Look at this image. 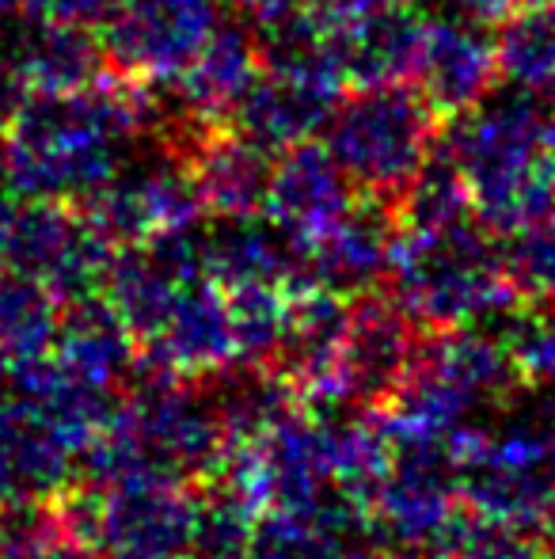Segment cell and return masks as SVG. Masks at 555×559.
Segmentation results:
<instances>
[{"mask_svg": "<svg viewBox=\"0 0 555 559\" xmlns=\"http://www.w3.org/2000/svg\"><path fill=\"white\" fill-rule=\"evenodd\" d=\"M153 122V92L114 69L73 92H31L4 126L8 187L76 206L119 171Z\"/></svg>", "mask_w": 555, "mask_h": 559, "instance_id": "cell-1", "label": "cell"}, {"mask_svg": "<svg viewBox=\"0 0 555 559\" xmlns=\"http://www.w3.org/2000/svg\"><path fill=\"white\" fill-rule=\"evenodd\" d=\"M437 148L464 176L483 233L514 236L555 214V118L526 92L491 88L449 115Z\"/></svg>", "mask_w": 555, "mask_h": 559, "instance_id": "cell-2", "label": "cell"}, {"mask_svg": "<svg viewBox=\"0 0 555 559\" xmlns=\"http://www.w3.org/2000/svg\"><path fill=\"white\" fill-rule=\"evenodd\" d=\"M396 301L419 328L453 332L503 320L518 309L506 263L491 248V233L475 222L449 228H403L388 259Z\"/></svg>", "mask_w": 555, "mask_h": 559, "instance_id": "cell-3", "label": "cell"}, {"mask_svg": "<svg viewBox=\"0 0 555 559\" xmlns=\"http://www.w3.org/2000/svg\"><path fill=\"white\" fill-rule=\"evenodd\" d=\"M518 381L503 338L480 328L437 332L419 343L403 381L381 415L388 442L400 449H437L457 427L472 423L480 407L495 404Z\"/></svg>", "mask_w": 555, "mask_h": 559, "instance_id": "cell-4", "label": "cell"}, {"mask_svg": "<svg viewBox=\"0 0 555 559\" xmlns=\"http://www.w3.org/2000/svg\"><path fill=\"white\" fill-rule=\"evenodd\" d=\"M434 104L415 81L362 84L342 92L324 122V145L365 194L393 199L411 183L437 145Z\"/></svg>", "mask_w": 555, "mask_h": 559, "instance_id": "cell-5", "label": "cell"}, {"mask_svg": "<svg viewBox=\"0 0 555 559\" xmlns=\"http://www.w3.org/2000/svg\"><path fill=\"white\" fill-rule=\"evenodd\" d=\"M198 499L186 479L84 487L58 502L65 525L107 559H176L191 552Z\"/></svg>", "mask_w": 555, "mask_h": 559, "instance_id": "cell-6", "label": "cell"}, {"mask_svg": "<svg viewBox=\"0 0 555 559\" xmlns=\"http://www.w3.org/2000/svg\"><path fill=\"white\" fill-rule=\"evenodd\" d=\"M114 243L73 202L27 199L0 225V266L43 282L61 305L104 286Z\"/></svg>", "mask_w": 555, "mask_h": 559, "instance_id": "cell-7", "label": "cell"}, {"mask_svg": "<svg viewBox=\"0 0 555 559\" xmlns=\"http://www.w3.org/2000/svg\"><path fill=\"white\" fill-rule=\"evenodd\" d=\"M84 217L99 228L111 243H148L153 236L186 228L202 222V199L194 191V179L186 160L176 148L160 145L153 138V148H134L119 164L104 187L76 202Z\"/></svg>", "mask_w": 555, "mask_h": 559, "instance_id": "cell-8", "label": "cell"}, {"mask_svg": "<svg viewBox=\"0 0 555 559\" xmlns=\"http://www.w3.org/2000/svg\"><path fill=\"white\" fill-rule=\"evenodd\" d=\"M221 20V0H122L104 23L107 66L119 76L171 84Z\"/></svg>", "mask_w": 555, "mask_h": 559, "instance_id": "cell-9", "label": "cell"}, {"mask_svg": "<svg viewBox=\"0 0 555 559\" xmlns=\"http://www.w3.org/2000/svg\"><path fill=\"white\" fill-rule=\"evenodd\" d=\"M370 510L377 530L403 548H442L464 518V499L445 445L400 449Z\"/></svg>", "mask_w": 555, "mask_h": 559, "instance_id": "cell-10", "label": "cell"}, {"mask_svg": "<svg viewBox=\"0 0 555 559\" xmlns=\"http://www.w3.org/2000/svg\"><path fill=\"white\" fill-rule=\"evenodd\" d=\"M415 320L403 312V305L388 297L358 294L354 305H347V324L339 338V377L347 400H388L396 384L403 381L411 358L419 350Z\"/></svg>", "mask_w": 555, "mask_h": 559, "instance_id": "cell-11", "label": "cell"}, {"mask_svg": "<svg viewBox=\"0 0 555 559\" xmlns=\"http://www.w3.org/2000/svg\"><path fill=\"white\" fill-rule=\"evenodd\" d=\"M141 361H148V366L164 369L171 377H183V381L229 373L240 361V350L229 324L225 289L206 274L183 282L168 320L145 343V358Z\"/></svg>", "mask_w": 555, "mask_h": 559, "instance_id": "cell-12", "label": "cell"}, {"mask_svg": "<svg viewBox=\"0 0 555 559\" xmlns=\"http://www.w3.org/2000/svg\"><path fill=\"white\" fill-rule=\"evenodd\" d=\"M358 199V187L339 168L327 145L316 141H301L278 153L275 168H270V187L263 214L275 225L286 228L304 251L319 240Z\"/></svg>", "mask_w": 555, "mask_h": 559, "instance_id": "cell-13", "label": "cell"}, {"mask_svg": "<svg viewBox=\"0 0 555 559\" xmlns=\"http://www.w3.org/2000/svg\"><path fill=\"white\" fill-rule=\"evenodd\" d=\"M342 92H347V84L331 81V76L260 69L252 88L237 99L229 122L237 133H244L248 141H255L275 156L324 130L327 115L339 104Z\"/></svg>", "mask_w": 555, "mask_h": 559, "instance_id": "cell-14", "label": "cell"}, {"mask_svg": "<svg viewBox=\"0 0 555 559\" xmlns=\"http://www.w3.org/2000/svg\"><path fill=\"white\" fill-rule=\"evenodd\" d=\"M396 236H400L396 202L362 191L354 206L309 248V282L342 297L365 294L388 274Z\"/></svg>", "mask_w": 555, "mask_h": 559, "instance_id": "cell-15", "label": "cell"}, {"mask_svg": "<svg viewBox=\"0 0 555 559\" xmlns=\"http://www.w3.org/2000/svg\"><path fill=\"white\" fill-rule=\"evenodd\" d=\"M495 38L480 23L457 20L445 12L422 20L415 84L437 115H460L472 104H480L495 88Z\"/></svg>", "mask_w": 555, "mask_h": 559, "instance_id": "cell-16", "label": "cell"}, {"mask_svg": "<svg viewBox=\"0 0 555 559\" xmlns=\"http://www.w3.org/2000/svg\"><path fill=\"white\" fill-rule=\"evenodd\" d=\"M202 271L221 289L270 282V286H309V251L267 214L217 217L202 233Z\"/></svg>", "mask_w": 555, "mask_h": 559, "instance_id": "cell-17", "label": "cell"}, {"mask_svg": "<svg viewBox=\"0 0 555 559\" xmlns=\"http://www.w3.org/2000/svg\"><path fill=\"white\" fill-rule=\"evenodd\" d=\"M260 35L240 20H217L194 61L176 76L171 111L206 126H225L237 99L260 76Z\"/></svg>", "mask_w": 555, "mask_h": 559, "instance_id": "cell-18", "label": "cell"}, {"mask_svg": "<svg viewBox=\"0 0 555 559\" xmlns=\"http://www.w3.org/2000/svg\"><path fill=\"white\" fill-rule=\"evenodd\" d=\"M4 50L27 92H73L107 73L104 43L88 27L38 15L27 23H4Z\"/></svg>", "mask_w": 555, "mask_h": 559, "instance_id": "cell-19", "label": "cell"}, {"mask_svg": "<svg viewBox=\"0 0 555 559\" xmlns=\"http://www.w3.org/2000/svg\"><path fill=\"white\" fill-rule=\"evenodd\" d=\"M194 191L202 210L214 217H244L260 214L270 187V160L267 148L248 141L244 133L214 126L186 156Z\"/></svg>", "mask_w": 555, "mask_h": 559, "instance_id": "cell-20", "label": "cell"}, {"mask_svg": "<svg viewBox=\"0 0 555 559\" xmlns=\"http://www.w3.org/2000/svg\"><path fill=\"white\" fill-rule=\"evenodd\" d=\"M50 354L69 377L84 381L88 389L111 392L134 369V335L104 294H88L65 301Z\"/></svg>", "mask_w": 555, "mask_h": 559, "instance_id": "cell-21", "label": "cell"}, {"mask_svg": "<svg viewBox=\"0 0 555 559\" xmlns=\"http://www.w3.org/2000/svg\"><path fill=\"white\" fill-rule=\"evenodd\" d=\"M331 43L347 84L362 88V84L415 81L422 20L408 8H393L347 27H331Z\"/></svg>", "mask_w": 555, "mask_h": 559, "instance_id": "cell-22", "label": "cell"}, {"mask_svg": "<svg viewBox=\"0 0 555 559\" xmlns=\"http://www.w3.org/2000/svg\"><path fill=\"white\" fill-rule=\"evenodd\" d=\"M179 286H183V278L171 274L168 266L153 255L148 243H126L122 251H114L104 274L107 305L119 312L126 332L134 335V343L141 346L160 332L171 305H176Z\"/></svg>", "mask_w": 555, "mask_h": 559, "instance_id": "cell-23", "label": "cell"}, {"mask_svg": "<svg viewBox=\"0 0 555 559\" xmlns=\"http://www.w3.org/2000/svg\"><path fill=\"white\" fill-rule=\"evenodd\" d=\"M495 61L510 88L533 96L555 118V8L529 4L498 20Z\"/></svg>", "mask_w": 555, "mask_h": 559, "instance_id": "cell-24", "label": "cell"}, {"mask_svg": "<svg viewBox=\"0 0 555 559\" xmlns=\"http://www.w3.org/2000/svg\"><path fill=\"white\" fill-rule=\"evenodd\" d=\"M65 305L20 271L0 266V354L12 361L53 350Z\"/></svg>", "mask_w": 555, "mask_h": 559, "instance_id": "cell-25", "label": "cell"}, {"mask_svg": "<svg viewBox=\"0 0 555 559\" xmlns=\"http://www.w3.org/2000/svg\"><path fill=\"white\" fill-rule=\"evenodd\" d=\"M0 559H96L65 525L58 507L43 499L0 502Z\"/></svg>", "mask_w": 555, "mask_h": 559, "instance_id": "cell-26", "label": "cell"}, {"mask_svg": "<svg viewBox=\"0 0 555 559\" xmlns=\"http://www.w3.org/2000/svg\"><path fill=\"white\" fill-rule=\"evenodd\" d=\"M396 214L403 228H449L472 222V199L457 164L434 145L426 164L411 176V183L396 194Z\"/></svg>", "mask_w": 555, "mask_h": 559, "instance_id": "cell-27", "label": "cell"}, {"mask_svg": "<svg viewBox=\"0 0 555 559\" xmlns=\"http://www.w3.org/2000/svg\"><path fill=\"white\" fill-rule=\"evenodd\" d=\"M225 305H229V324L237 335L240 361L278 358L289 324V286H270V282L229 286Z\"/></svg>", "mask_w": 555, "mask_h": 559, "instance_id": "cell-28", "label": "cell"}, {"mask_svg": "<svg viewBox=\"0 0 555 559\" xmlns=\"http://www.w3.org/2000/svg\"><path fill=\"white\" fill-rule=\"evenodd\" d=\"M503 346L510 354L514 377L529 389H555V309H514L506 317Z\"/></svg>", "mask_w": 555, "mask_h": 559, "instance_id": "cell-29", "label": "cell"}, {"mask_svg": "<svg viewBox=\"0 0 555 559\" xmlns=\"http://www.w3.org/2000/svg\"><path fill=\"white\" fill-rule=\"evenodd\" d=\"M506 240L510 248L503 251V263L518 297L541 309H555V214Z\"/></svg>", "mask_w": 555, "mask_h": 559, "instance_id": "cell-30", "label": "cell"}, {"mask_svg": "<svg viewBox=\"0 0 555 559\" xmlns=\"http://www.w3.org/2000/svg\"><path fill=\"white\" fill-rule=\"evenodd\" d=\"M437 559H544V548L529 537V530L487 518H460V525L449 533Z\"/></svg>", "mask_w": 555, "mask_h": 559, "instance_id": "cell-31", "label": "cell"}, {"mask_svg": "<svg viewBox=\"0 0 555 559\" xmlns=\"http://www.w3.org/2000/svg\"><path fill=\"white\" fill-rule=\"evenodd\" d=\"M411 0H304L312 15L327 27H347V23L370 20V15L393 12V8H408Z\"/></svg>", "mask_w": 555, "mask_h": 559, "instance_id": "cell-32", "label": "cell"}, {"mask_svg": "<svg viewBox=\"0 0 555 559\" xmlns=\"http://www.w3.org/2000/svg\"><path fill=\"white\" fill-rule=\"evenodd\" d=\"M122 8V0H46V12L53 20L76 23V27H104L114 12Z\"/></svg>", "mask_w": 555, "mask_h": 559, "instance_id": "cell-33", "label": "cell"}, {"mask_svg": "<svg viewBox=\"0 0 555 559\" xmlns=\"http://www.w3.org/2000/svg\"><path fill=\"white\" fill-rule=\"evenodd\" d=\"M445 15H457V20L480 23V27H491V23L506 20V15L518 8V0H437Z\"/></svg>", "mask_w": 555, "mask_h": 559, "instance_id": "cell-34", "label": "cell"}, {"mask_svg": "<svg viewBox=\"0 0 555 559\" xmlns=\"http://www.w3.org/2000/svg\"><path fill=\"white\" fill-rule=\"evenodd\" d=\"M229 4L237 8L248 23L263 27V23H275V20H281V15L304 8V0H229Z\"/></svg>", "mask_w": 555, "mask_h": 559, "instance_id": "cell-35", "label": "cell"}, {"mask_svg": "<svg viewBox=\"0 0 555 559\" xmlns=\"http://www.w3.org/2000/svg\"><path fill=\"white\" fill-rule=\"evenodd\" d=\"M38 15H50L46 12V0H0V27H4V23L38 20Z\"/></svg>", "mask_w": 555, "mask_h": 559, "instance_id": "cell-36", "label": "cell"}, {"mask_svg": "<svg viewBox=\"0 0 555 559\" xmlns=\"http://www.w3.org/2000/svg\"><path fill=\"white\" fill-rule=\"evenodd\" d=\"M8 499H15V487H12V479H8L4 464H0V502H8Z\"/></svg>", "mask_w": 555, "mask_h": 559, "instance_id": "cell-37", "label": "cell"}, {"mask_svg": "<svg viewBox=\"0 0 555 559\" xmlns=\"http://www.w3.org/2000/svg\"><path fill=\"white\" fill-rule=\"evenodd\" d=\"M8 187V153H4V141H0V194Z\"/></svg>", "mask_w": 555, "mask_h": 559, "instance_id": "cell-38", "label": "cell"}, {"mask_svg": "<svg viewBox=\"0 0 555 559\" xmlns=\"http://www.w3.org/2000/svg\"><path fill=\"white\" fill-rule=\"evenodd\" d=\"M385 559H426V556H422V548H400L396 556H385Z\"/></svg>", "mask_w": 555, "mask_h": 559, "instance_id": "cell-39", "label": "cell"}, {"mask_svg": "<svg viewBox=\"0 0 555 559\" xmlns=\"http://www.w3.org/2000/svg\"><path fill=\"white\" fill-rule=\"evenodd\" d=\"M544 525H552V530H555V491H552V502H548V518H544Z\"/></svg>", "mask_w": 555, "mask_h": 559, "instance_id": "cell-40", "label": "cell"}, {"mask_svg": "<svg viewBox=\"0 0 555 559\" xmlns=\"http://www.w3.org/2000/svg\"><path fill=\"white\" fill-rule=\"evenodd\" d=\"M548 435H552V453H555V412H548Z\"/></svg>", "mask_w": 555, "mask_h": 559, "instance_id": "cell-41", "label": "cell"}, {"mask_svg": "<svg viewBox=\"0 0 555 559\" xmlns=\"http://www.w3.org/2000/svg\"><path fill=\"white\" fill-rule=\"evenodd\" d=\"M529 4H541V8H555V0H529Z\"/></svg>", "mask_w": 555, "mask_h": 559, "instance_id": "cell-42", "label": "cell"}]
</instances>
